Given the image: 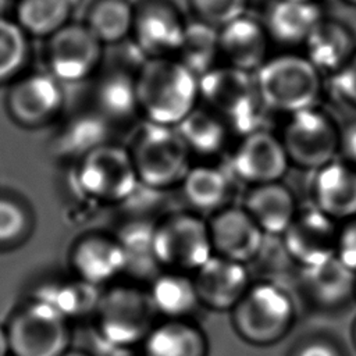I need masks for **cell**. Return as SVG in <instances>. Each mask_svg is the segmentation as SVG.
<instances>
[{
    "label": "cell",
    "instance_id": "obj_19",
    "mask_svg": "<svg viewBox=\"0 0 356 356\" xmlns=\"http://www.w3.org/2000/svg\"><path fill=\"white\" fill-rule=\"evenodd\" d=\"M270 36L248 14L220 29V56L227 65L254 74L268 58Z\"/></svg>",
    "mask_w": 356,
    "mask_h": 356
},
{
    "label": "cell",
    "instance_id": "obj_40",
    "mask_svg": "<svg viewBox=\"0 0 356 356\" xmlns=\"http://www.w3.org/2000/svg\"><path fill=\"white\" fill-rule=\"evenodd\" d=\"M337 257L356 273V217L343 221L339 227Z\"/></svg>",
    "mask_w": 356,
    "mask_h": 356
},
{
    "label": "cell",
    "instance_id": "obj_20",
    "mask_svg": "<svg viewBox=\"0 0 356 356\" xmlns=\"http://www.w3.org/2000/svg\"><path fill=\"white\" fill-rule=\"evenodd\" d=\"M356 273L337 256L300 268L299 285L305 296L320 309H337L355 298Z\"/></svg>",
    "mask_w": 356,
    "mask_h": 356
},
{
    "label": "cell",
    "instance_id": "obj_2",
    "mask_svg": "<svg viewBox=\"0 0 356 356\" xmlns=\"http://www.w3.org/2000/svg\"><path fill=\"white\" fill-rule=\"evenodd\" d=\"M199 102L222 115L239 136L268 129L274 113L263 100L256 76L231 65H216L199 78Z\"/></svg>",
    "mask_w": 356,
    "mask_h": 356
},
{
    "label": "cell",
    "instance_id": "obj_18",
    "mask_svg": "<svg viewBox=\"0 0 356 356\" xmlns=\"http://www.w3.org/2000/svg\"><path fill=\"white\" fill-rule=\"evenodd\" d=\"M63 104L60 81L53 74H32L14 85L8 95L11 115L26 127L51 120Z\"/></svg>",
    "mask_w": 356,
    "mask_h": 356
},
{
    "label": "cell",
    "instance_id": "obj_8",
    "mask_svg": "<svg viewBox=\"0 0 356 356\" xmlns=\"http://www.w3.org/2000/svg\"><path fill=\"white\" fill-rule=\"evenodd\" d=\"M100 335L114 348H134L143 343L154 327L156 312L147 292L134 286H114L97 305Z\"/></svg>",
    "mask_w": 356,
    "mask_h": 356
},
{
    "label": "cell",
    "instance_id": "obj_44",
    "mask_svg": "<svg viewBox=\"0 0 356 356\" xmlns=\"http://www.w3.org/2000/svg\"><path fill=\"white\" fill-rule=\"evenodd\" d=\"M63 356H90L89 353L83 352V350H78V349H68Z\"/></svg>",
    "mask_w": 356,
    "mask_h": 356
},
{
    "label": "cell",
    "instance_id": "obj_45",
    "mask_svg": "<svg viewBox=\"0 0 356 356\" xmlns=\"http://www.w3.org/2000/svg\"><path fill=\"white\" fill-rule=\"evenodd\" d=\"M352 343H353V346L356 349V320H355V323L352 325Z\"/></svg>",
    "mask_w": 356,
    "mask_h": 356
},
{
    "label": "cell",
    "instance_id": "obj_4",
    "mask_svg": "<svg viewBox=\"0 0 356 356\" xmlns=\"http://www.w3.org/2000/svg\"><path fill=\"white\" fill-rule=\"evenodd\" d=\"M254 76L264 103L274 113L289 115L316 107L323 92V74L299 53L268 57Z\"/></svg>",
    "mask_w": 356,
    "mask_h": 356
},
{
    "label": "cell",
    "instance_id": "obj_47",
    "mask_svg": "<svg viewBox=\"0 0 356 356\" xmlns=\"http://www.w3.org/2000/svg\"><path fill=\"white\" fill-rule=\"evenodd\" d=\"M355 300H356V284H355V298H353Z\"/></svg>",
    "mask_w": 356,
    "mask_h": 356
},
{
    "label": "cell",
    "instance_id": "obj_32",
    "mask_svg": "<svg viewBox=\"0 0 356 356\" xmlns=\"http://www.w3.org/2000/svg\"><path fill=\"white\" fill-rule=\"evenodd\" d=\"M135 14L125 0H102L89 14V28L103 42L124 39L134 28Z\"/></svg>",
    "mask_w": 356,
    "mask_h": 356
},
{
    "label": "cell",
    "instance_id": "obj_37",
    "mask_svg": "<svg viewBox=\"0 0 356 356\" xmlns=\"http://www.w3.org/2000/svg\"><path fill=\"white\" fill-rule=\"evenodd\" d=\"M196 21L221 29L248 14L249 0H189Z\"/></svg>",
    "mask_w": 356,
    "mask_h": 356
},
{
    "label": "cell",
    "instance_id": "obj_24",
    "mask_svg": "<svg viewBox=\"0 0 356 356\" xmlns=\"http://www.w3.org/2000/svg\"><path fill=\"white\" fill-rule=\"evenodd\" d=\"M72 266L81 280L97 286L127 271V253L118 239L93 235L76 243Z\"/></svg>",
    "mask_w": 356,
    "mask_h": 356
},
{
    "label": "cell",
    "instance_id": "obj_17",
    "mask_svg": "<svg viewBox=\"0 0 356 356\" xmlns=\"http://www.w3.org/2000/svg\"><path fill=\"white\" fill-rule=\"evenodd\" d=\"M185 26L178 11L164 1L145 6L134 22L136 43L150 58L175 57Z\"/></svg>",
    "mask_w": 356,
    "mask_h": 356
},
{
    "label": "cell",
    "instance_id": "obj_43",
    "mask_svg": "<svg viewBox=\"0 0 356 356\" xmlns=\"http://www.w3.org/2000/svg\"><path fill=\"white\" fill-rule=\"evenodd\" d=\"M10 352H11V349H10V339H8L7 328L0 327V356H8Z\"/></svg>",
    "mask_w": 356,
    "mask_h": 356
},
{
    "label": "cell",
    "instance_id": "obj_26",
    "mask_svg": "<svg viewBox=\"0 0 356 356\" xmlns=\"http://www.w3.org/2000/svg\"><path fill=\"white\" fill-rule=\"evenodd\" d=\"M143 356H207L204 331L185 320H164L156 324L143 341Z\"/></svg>",
    "mask_w": 356,
    "mask_h": 356
},
{
    "label": "cell",
    "instance_id": "obj_41",
    "mask_svg": "<svg viewBox=\"0 0 356 356\" xmlns=\"http://www.w3.org/2000/svg\"><path fill=\"white\" fill-rule=\"evenodd\" d=\"M293 356H342L341 349L331 341L316 338L302 343Z\"/></svg>",
    "mask_w": 356,
    "mask_h": 356
},
{
    "label": "cell",
    "instance_id": "obj_33",
    "mask_svg": "<svg viewBox=\"0 0 356 356\" xmlns=\"http://www.w3.org/2000/svg\"><path fill=\"white\" fill-rule=\"evenodd\" d=\"M97 103L108 117L115 120L131 117L139 110L136 78L127 74L110 75L99 86Z\"/></svg>",
    "mask_w": 356,
    "mask_h": 356
},
{
    "label": "cell",
    "instance_id": "obj_13",
    "mask_svg": "<svg viewBox=\"0 0 356 356\" xmlns=\"http://www.w3.org/2000/svg\"><path fill=\"white\" fill-rule=\"evenodd\" d=\"M102 57V40L86 25L67 24L47 46L50 74L60 82H78L93 72Z\"/></svg>",
    "mask_w": 356,
    "mask_h": 356
},
{
    "label": "cell",
    "instance_id": "obj_16",
    "mask_svg": "<svg viewBox=\"0 0 356 356\" xmlns=\"http://www.w3.org/2000/svg\"><path fill=\"white\" fill-rule=\"evenodd\" d=\"M313 206L337 222L356 217V165L335 159L313 171Z\"/></svg>",
    "mask_w": 356,
    "mask_h": 356
},
{
    "label": "cell",
    "instance_id": "obj_27",
    "mask_svg": "<svg viewBox=\"0 0 356 356\" xmlns=\"http://www.w3.org/2000/svg\"><path fill=\"white\" fill-rule=\"evenodd\" d=\"M147 296L156 312L165 320H185L200 306L192 274L159 273L150 282Z\"/></svg>",
    "mask_w": 356,
    "mask_h": 356
},
{
    "label": "cell",
    "instance_id": "obj_28",
    "mask_svg": "<svg viewBox=\"0 0 356 356\" xmlns=\"http://www.w3.org/2000/svg\"><path fill=\"white\" fill-rule=\"evenodd\" d=\"M177 129L191 153L204 157L220 153L232 132L222 115L199 104L177 125Z\"/></svg>",
    "mask_w": 356,
    "mask_h": 356
},
{
    "label": "cell",
    "instance_id": "obj_12",
    "mask_svg": "<svg viewBox=\"0 0 356 356\" xmlns=\"http://www.w3.org/2000/svg\"><path fill=\"white\" fill-rule=\"evenodd\" d=\"M338 232L335 220L310 206L298 210L281 239L295 266L305 268L337 256Z\"/></svg>",
    "mask_w": 356,
    "mask_h": 356
},
{
    "label": "cell",
    "instance_id": "obj_42",
    "mask_svg": "<svg viewBox=\"0 0 356 356\" xmlns=\"http://www.w3.org/2000/svg\"><path fill=\"white\" fill-rule=\"evenodd\" d=\"M339 153L343 160L356 165V120L341 129Z\"/></svg>",
    "mask_w": 356,
    "mask_h": 356
},
{
    "label": "cell",
    "instance_id": "obj_46",
    "mask_svg": "<svg viewBox=\"0 0 356 356\" xmlns=\"http://www.w3.org/2000/svg\"><path fill=\"white\" fill-rule=\"evenodd\" d=\"M342 3H345V4H348V6H353V7H356V0H341Z\"/></svg>",
    "mask_w": 356,
    "mask_h": 356
},
{
    "label": "cell",
    "instance_id": "obj_48",
    "mask_svg": "<svg viewBox=\"0 0 356 356\" xmlns=\"http://www.w3.org/2000/svg\"><path fill=\"white\" fill-rule=\"evenodd\" d=\"M1 3H3V0H0V6H1Z\"/></svg>",
    "mask_w": 356,
    "mask_h": 356
},
{
    "label": "cell",
    "instance_id": "obj_5",
    "mask_svg": "<svg viewBox=\"0 0 356 356\" xmlns=\"http://www.w3.org/2000/svg\"><path fill=\"white\" fill-rule=\"evenodd\" d=\"M128 152L140 185L157 191L179 185L192 165V153L177 127L146 121L135 132Z\"/></svg>",
    "mask_w": 356,
    "mask_h": 356
},
{
    "label": "cell",
    "instance_id": "obj_22",
    "mask_svg": "<svg viewBox=\"0 0 356 356\" xmlns=\"http://www.w3.org/2000/svg\"><path fill=\"white\" fill-rule=\"evenodd\" d=\"M235 178L228 168L210 163L192 164L179 186L195 213L214 214L231 204Z\"/></svg>",
    "mask_w": 356,
    "mask_h": 356
},
{
    "label": "cell",
    "instance_id": "obj_25",
    "mask_svg": "<svg viewBox=\"0 0 356 356\" xmlns=\"http://www.w3.org/2000/svg\"><path fill=\"white\" fill-rule=\"evenodd\" d=\"M356 53L352 31L342 22L324 18L303 44V54L324 75L337 74Z\"/></svg>",
    "mask_w": 356,
    "mask_h": 356
},
{
    "label": "cell",
    "instance_id": "obj_9",
    "mask_svg": "<svg viewBox=\"0 0 356 356\" xmlns=\"http://www.w3.org/2000/svg\"><path fill=\"white\" fill-rule=\"evenodd\" d=\"M78 185L92 199L124 202L138 191L140 182L128 149L103 143L82 157Z\"/></svg>",
    "mask_w": 356,
    "mask_h": 356
},
{
    "label": "cell",
    "instance_id": "obj_30",
    "mask_svg": "<svg viewBox=\"0 0 356 356\" xmlns=\"http://www.w3.org/2000/svg\"><path fill=\"white\" fill-rule=\"evenodd\" d=\"M72 7L74 0H21L17 22L25 32L51 36L67 25Z\"/></svg>",
    "mask_w": 356,
    "mask_h": 356
},
{
    "label": "cell",
    "instance_id": "obj_39",
    "mask_svg": "<svg viewBox=\"0 0 356 356\" xmlns=\"http://www.w3.org/2000/svg\"><path fill=\"white\" fill-rule=\"evenodd\" d=\"M334 93L350 107H356V53L355 56L331 76Z\"/></svg>",
    "mask_w": 356,
    "mask_h": 356
},
{
    "label": "cell",
    "instance_id": "obj_11",
    "mask_svg": "<svg viewBox=\"0 0 356 356\" xmlns=\"http://www.w3.org/2000/svg\"><path fill=\"white\" fill-rule=\"evenodd\" d=\"M289 165L281 138L263 129L241 136L228 170L236 181L254 186L281 181Z\"/></svg>",
    "mask_w": 356,
    "mask_h": 356
},
{
    "label": "cell",
    "instance_id": "obj_10",
    "mask_svg": "<svg viewBox=\"0 0 356 356\" xmlns=\"http://www.w3.org/2000/svg\"><path fill=\"white\" fill-rule=\"evenodd\" d=\"M7 332L13 356H63L70 345L67 318L38 299L11 318Z\"/></svg>",
    "mask_w": 356,
    "mask_h": 356
},
{
    "label": "cell",
    "instance_id": "obj_1",
    "mask_svg": "<svg viewBox=\"0 0 356 356\" xmlns=\"http://www.w3.org/2000/svg\"><path fill=\"white\" fill-rule=\"evenodd\" d=\"M146 121L177 127L199 104V78L175 57L149 58L136 76Z\"/></svg>",
    "mask_w": 356,
    "mask_h": 356
},
{
    "label": "cell",
    "instance_id": "obj_21",
    "mask_svg": "<svg viewBox=\"0 0 356 356\" xmlns=\"http://www.w3.org/2000/svg\"><path fill=\"white\" fill-rule=\"evenodd\" d=\"M324 19L316 0H274L264 15V26L274 40L285 47L303 46Z\"/></svg>",
    "mask_w": 356,
    "mask_h": 356
},
{
    "label": "cell",
    "instance_id": "obj_31",
    "mask_svg": "<svg viewBox=\"0 0 356 356\" xmlns=\"http://www.w3.org/2000/svg\"><path fill=\"white\" fill-rule=\"evenodd\" d=\"M100 298L96 285L79 278L75 282H57L44 286L36 299L44 302L68 320L97 309Z\"/></svg>",
    "mask_w": 356,
    "mask_h": 356
},
{
    "label": "cell",
    "instance_id": "obj_23",
    "mask_svg": "<svg viewBox=\"0 0 356 356\" xmlns=\"http://www.w3.org/2000/svg\"><path fill=\"white\" fill-rule=\"evenodd\" d=\"M242 207L266 235L281 236L298 213L293 193L281 181L249 186Z\"/></svg>",
    "mask_w": 356,
    "mask_h": 356
},
{
    "label": "cell",
    "instance_id": "obj_35",
    "mask_svg": "<svg viewBox=\"0 0 356 356\" xmlns=\"http://www.w3.org/2000/svg\"><path fill=\"white\" fill-rule=\"evenodd\" d=\"M106 127L97 117L83 115L74 120L60 136V152L70 156H85L103 145Z\"/></svg>",
    "mask_w": 356,
    "mask_h": 356
},
{
    "label": "cell",
    "instance_id": "obj_14",
    "mask_svg": "<svg viewBox=\"0 0 356 356\" xmlns=\"http://www.w3.org/2000/svg\"><path fill=\"white\" fill-rule=\"evenodd\" d=\"M192 278L200 306L214 312H231L253 284L246 264L217 254L192 273Z\"/></svg>",
    "mask_w": 356,
    "mask_h": 356
},
{
    "label": "cell",
    "instance_id": "obj_3",
    "mask_svg": "<svg viewBox=\"0 0 356 356\" xmlns=\"http://www.w3.org/2000/svg\"><path fill=\"white\" fill-rule=\"evenodd\" d=\"M235 334L248 345L266 348L282 341L295 323V305L280 282L254 281L229 312Z\"/></svg>",
    "mask_w": 356,
    "mask_h": 356
},
{
    "label": "cell",
    "instance_id": "obj_34",
    "mask_svg": "<svg viewBox=\"0 0 356 356\" xmlns=\"http://www.w3.org/2000/svg\"><path fill=\"white\" fill-rule=\"evenodd\" d=\"M295 266L288 254L281 236L266 235L261 248L256 256L246 264L252 280L259 277V281L277 282L278 277H282L289 267Z\"/></svg>",
    "mask_w": 356,
    "mask_h": 356
},
{
    "label": "cell",
    "instance_id": "obj_29",
    "mask_svg": "<svg viewBox=\"0 0 356 356\" xmlns=\"http://www.w3.org/2000/svg\"><path fill=\"white\" fill-rule=\"evenodd\" d=\"M175 58L200 78L218 65L217 63L221 58L220 29L196 19L186 24L182 43Z\"/></svg>",
    "mask_w": 356,
    "mask_h": 356
},
{
    "label": "cell",
    "instance_id": "obj_6",
    "mask_svg": "<svg viewBox=\"0 0 356 356\" xmlns=\"http://www.w3.org/2000/svg\"><path fill=\"white\" fill-rule=\"evenodd\" d=\"M153 253L160 267L195 273L214 254L207 220L195 211L163 216L154 228Z\"/></svg>",
    "mask_w": 356,
    "mask_h": 356
},
{
    "label": "cell",
    "instance_id": "obj_36",
    "mask_svg": "<svg viewBox=\"0 0 356 356\" xmlns=\"http://www.w3.org/2000/svg\"><path fill=\"white\" fill-rule=\"evenodd\" d=\"M28 43L18 22L0 17V82L13 78L25 64Z\"/></svg>",
    "mask_w": 356,
    "mask_h": 356
},
{
    "label": "cell",
    "instance_id": "obj_38",
    "mask_svg": "<svg viewBox=\"0 0 356 356\" xmlns=\"http://www.w3.org/2000/svg\"><path fill=\"white\" fill-rule=\"evenodd\" d=\"M28 227L24 207L7 197H0V245L19 239Z\"/></svg>",
    "mask_w": 356,
    "mask_h": 356
},
{
    "label": "cell",
    "instance_id": "obj_15",
    "mask_svg": "<svg viewBox=\"0 0 356 356\" xmlns=\"http://www.w3.org/2000/svg\"><path fill=\"white\" fill-rule=\"evenodd\" d=\"M213 253L248 264L261 248L266 234L242 206H227L207 220Z\"/></svg>",
    "mask_w": 356,
    "mask_h": 356
},
{
    "label": "cell",
    "instance_id": "obj_7",
    "mask_svg": "<svg viewBox=\"0 0 356 356\" xmlns=\"http://www.w3.org/2000/svg\"><path fill=\"white\" fill-rule=\"evenodd\" d=\"M280 138L289 164L313 172L337 159L341 129L328 113L316 106L289 114Z\"/></svg>",
    "mask_w": 356,
    "mask_h": 356
}]
</instances>
